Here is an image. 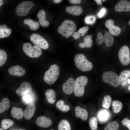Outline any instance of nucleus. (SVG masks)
<instances>
[{"label":"nucleus","instance_id":"4","mask_svg":"<svg viewBox=\"0 0 130 130\" xmlns=\"http://www.w3.org/2000/svg\"><path fill=\"white\" fill-rule=\"evenodd\" d=\"M88 81L87 78L82 76L77 77L75 80V83L74 93L75 96L81 97L84 95V87Z\"/></svg>","mask_w":130,"mask_h":130},{"label":"nucleus","instance_id":"19","mask_svg":"<svg viewBox=\"0 0 130 130\" xmlns=\"http://www.w3.org/2000/svg\"><path fill=\"white\" fill-rule=\"evenodd\" d=\"M11 114L13 118L20 120L23 117L24 112L21 108L13 107L11 109Z\"/></svg>","mask_w":130,"mask_h":130},{"label":"nucleus","instance_id":"42","mask_svg":"<svg viewBox=\"0 0 130 130\" xmlns=\"http://www.w3.org/2000/svg\"><path fill=\"white\" fill-rule=\"evenodd\" d=\"M114 22L113 20L109 19L107 20L105 23L106 27L109 29L112 27L114 26Z\"/></svg>","mask_w":130,"mask_h":130},{"label":"nucleus","instance_id":"38","mask_svg":"<svg viewBox=\"0 0 130 130\" xmlns=\"http://www.w3.org/2000/svg\"><path fill=\"white\" fill-rule=\"evenodd\" d=\"M96 41L97 44L101 45L104 41V36L100 32L98 33L97 35Z\"/></svg>","mask_w":130,"mask_h":130},{"label":"nucleus","instance_id":"25","mask_svg":"<svg viewBox=\"0 0 130 130\" xmlns=\"http://www.w3.org/2000/svg\"><path fill=\"white\" fill-rule=\"evenodd\" d=\"M10 106L9 99L6 98H3L0 103V113H2L8 109Z\"/></svg>","mask_w":130,"mask_h":130},{"label":"nucleus","instance_id":"7","mask_svg":"<svg viewBox=\"0 0 130 130\" xmlns=\"http://www.w3.org/2000/svg\"><path fill=\"white\" fill-rule=\"evenodd\" d=\"M35 4L31 1H24L19 4L16 7L15 12L19 16H23L27 15L29 10Z\"/></svg>","mask_w":130,"mask_h":130},{"label":"nucleus","instance_id":"52","mask_svg":"<svg viewBox=\"0 0 130 130\" xmlns=\"http://www.w3.org/2000/svg\"><path fill=\"white\" fill-rule=\"evenodd\" d=\"M0 130H4L3 129L0 128Z\"/></svg>","mask_w":130,"mask_h":130},{"label":"nucleus","instance_id":"31","mask_svg":"<svg viewBox=\"0 0 130 130\" xmlns=\"http://www.w3.org/2000/svg\"><path fill=\"white\" fill-rule=\"evenodd\" d=\"M119 124L116 121H114L109 123L105 127L104 130H118Z\"/></svg>","mask_w":130,"mask_h":130},{"label":"nucleus","instance_id":"27","mask_svg":"<svg viewBox=\"0 0 130 130\" xmlns=\"http://www.w3.org/2000/svg\"><path fill=\"white\" fill-rule=\"evenodd\" d=\"M58 130H71L70 124L65 119H63L59 123L58 126Z\"/></svg>","mask_w":130,"mask_h":130},{"label":"nucleus","instance_id":"33","mask_svg":"<svg viewBox=\"0 0 130 130\" xmlns=\"http://www.w3.org/2000/svg\"><path fill=\"white\" fill-rule=\"evenodd\" d=\"M89 125L91 130H97L98 124L97 119L95 117L91 118L89 120Z\"/></svg>","mask_w":130,"mask_h":130},{"label":"nucleus","instance_id":"8","mask_svg":"<svg viewBox=\"0 0 130 130\" xmlns=\"http://www.w3.org/2000/svg\"><path fill=\"white\" fill-rule=\"evenodd\" d=\"M118 56L120 63L123 65L127 66L130 63V50L127 46H124L121 48Z\"/></svg>","mask_w":130,"mask_h":130},{"label":"nucleus","instance_id":"6","mask_svg":"<svg viewBox=\"0 0 130 130\" xmlns=\"http://www.w3.org/2000/svg\"><path fill=\"white\" fill-rule=\"evenodd\" d=\"M22 48L26 54L30 58H38L42 54V50L40 48L36 45L32 46L29 43H24Z\"/></svg>","mask_w":130,"mask_h":130},{"label":"nucleus","instance_id":"18","mask_svg":"<svg viewBox=\"0 0 130 130\" xmlns=\"http://www.w3.org/2000/svg\"><path fill=\"white\" fill-rule=\"evenodd\" d=\"M37 16L39 20V24L42 27H46L49 25V22L45 19L46 14L44 10H40L38 13Z\"/></svg>","mask_w":130,"mask_h":130},{"label":"nucleus","instance_id":"55","mask_svg":"<svg viewBox=\"0 0 130 130\" xmlns=\"http://www.w3.org/2000/svg\"><path fill=\"white\" fill-rule=\"evenodd\" d=\"M129 25H130V21L129 22Z\"/></svg>","mask_w":130,"mask_h":130},{"label":"nucleus","instance_id":"5","mask_svg":"<svg viewBox=\"0 0 130 130\" xmlns=\"http://www.w3.org/2000/svg\"><path fill=\"white\" fill-rule=\"evenodd\" d=\"M103 81L112 86L117 87L120 85L119 76L115 72L111 71L105 72L103 74Z\"/></svg>","mask_w":130,"mask_h":130},{"label":"nucleus","instance_id":"40","mask_svg":"<svg viewBox=\"0 0 130 130\" xmlns=\"http://www.w3.org/2000/svg\"><path fill=\"white\" fill-rule=\"evenodd\" d=\"M106 12V10L104 7L101 8L99 12L97 14V15L99 18H101L105 15Z\"/></svg>","mask_w":130,"mask_h":130},{"label":"nucleus","instance_id":"32","mask_svg":"<svg viewBox=\"0 0 130 130\" xmlns=\"http://www.w3.org/2000/svg\"><path fill=\"white\" fill-rule=\"evenodd\" d=\"M111 101V98L110 96L108 95L105 96L102 104V106L107 109H108L110 107Z\"/></svg>","mask_w":130,"mask_h":130},{"label":"nucleus","instance_id":"24","mask_svg":"<svg viewBox=\"0 0 130 130\" xmlns=\"http://www.w3.org/2000/svg\"><path fill=\"white\" fill-rule=\"evenodd\" d=\"M23 22L25 24L29 26L31 30H36L39 27V25L38 22L31 19H26L24 20Z\"/></svg>","mask_w":130,"mask_h":130},{"label":"nucleus","instance_id":"34","mask_svg":"<svg viewBox=\"0 0 130 130\" xmlns=\"http://www.w3.org/2000/svg\"><path fill=\"white\" fill-rule=\"evenodd\" d=\"M7 58V55L4 50H0V66L3 65L6 62Z\"/></svg>","mask_w":130,"mask_h":130},{"label":"nucleus","instance_id":"10","mask_svg":"<svg viewBox=\"0 0 130 130\" xmlns=\"http://www.w3.org/2000/svg\"><path fill=\"white\" fill-rule=\"evenodd\" d=\"M32 87L28 82L25 81L21 84L16 91V93L19 96H23L31 91Z\"/></svg>","mask_w":130,"mask_h":130},{"label":"nucleus","instance_id":"45","mask_svg":"<svg viewBox=\"0 0 130 130\" xmlns=\"http://www.w3.org/2000/svg\"><path fill=\"white\" fill-rule=\"evenodd\" d=\"M94 1L96 2L97 4L98 5H101L102 4L101 0H94Z\"/></svg>","mask_w":130,"mask_h":130},{"label":"nucleus","instance_id":"29","mask_svg":"<svg viewBox=\"0 0 130 130\" xmlns=\"http://www.w3.org/2000/svg\"><path fill=\"white\" fill-rule=\"evenodd\" d=\"M112 106L113 111L117 113L120 111L122 107V104L120 101L115 100L112 103Z\"/></svg>","mask_w":130,"mask_h":130},{"label":"nucleus","instance_id":"22","mask_svg":"<svg viewBox=\"0 0 130 130\" xmlns=\"http://www.w3.org/2000/svg\"><path fill=\"white\" fill-rule=\"evenodd\" d=\"M92 35H88L84 38V42L79 44V46L83 48L84 47L87 48L91 47L92 46L93 40L91 39Z\"/></svg>","mask_w":130,"mask_h":130},{"label":"nucleus","instance_id":"41","mask_svg":"<svg viewBox=\"0 0 130 130\" xmlns=\"http://www.w3.org/2000/svg\"><path fill=\"white\" fill-rule=\"evenodd\" d=\"M89 29L87 26H83L80 28L78 31V32L81 34L82 36H83L84 34L87 32Z\"/></svg>","mask_w":130,"mask_h":130},{"label":"nucleus","instance_id":"51","mask_svg":"<svg viewBox=\"0 0 130 130\" xmlns=\"http://www.w3.org/2000/svg\"><path fill=\"white\" fill-rule=\"evenodd\" d=\"M128 89L130 91V85L128 87Z\"/></svg>","mask_w":130,"mask_h":130},{"label":"nucleus","instance_id":"1","mask_svg":"<svg viewBox=\"0 0 130 130\" xmlns=\"http://www.w3.org/2000/svg\"><path fill=\"white\" fill-rule=\"evenodd\" d=\"M76 29L75 24L73 21L66 20L64 21L58 29V32L66 38L70 37Z\"/></svg>","mask_w":130,"mask_h":130},{"label":"nucleus","instance_id":"21","mask_svg":"<svg viewBox=\"0 0 130 130\" xmlns=\"http://www.w3.org/2000/svg\"><path fill=\"white\" fill-rule=\"evenodd\" d=\"M130 76V71L125 70L121 72L119 76L120 84L122 86L126 85L127 81Z\"/></svg>","mask_w":130,"mask_h":130},{"label":"nucleus","instance_id":"28","mask_svg":"<svg viewBox=\"0 0 130 130\" xmlns=\"http://www.w3.org/2000/svg\"><path fill=\"white\" fill-rule=\"evenodd\" d=\"M57 108L63 112H66L69 110V106L64 104V102L63 100L61 99L58 101L56 104Z\"/></svg>","mask_w":130,"mask_h":130},{"label":"nucleus","instance_id":"49","mask_svg":"<svg viewBox=\"0 0 130 130\" xmlns=\"http://www.w3.org/2000/svg\"><path fill=\"white\" fill-rule=\"evenodd\" d=\"M127 82L129 83L130 84V79H128L127 80Z\"/></svg>","mask_w":130,"mask_h":130},{"label":"nucleus","instance_id":"36","mask_svg":"<svg viewBox=\"0 0 130 130\" xmlns=\"http://www.w3.org/2000/svg\"><path fill=\"white\" fill-rule=\"evenodd\" d=\"M11 32L9 28L0 29V38H3L8 37L10 35Z\"/></svg>","mask_w":130,"mask_h":130},{"label":"nucleus","instance_id":"26","mask_svg":"<svg viewBox=\"0 0 130 130\" xmlns=\"http://www.w3.org/2000/svg\"><path fill=\"white\" fill-rule=\"evenodd\" d=\"M114 41V38L111 34L109 32H106L104 36V41L106 46L109 47L111 46Z\"/></svg>","mask_w":130,"mask_h":130},{"label":"nucleus","instance_id":"39","mask_svg":"<svg viewBox=\"0 0 130 130\" xmlns=\"http://www.w3.org/2000/svg\"><path fill=\"white\" fill-rule=\"evenodd\" d=\"M122 124L127 127L130 130V120L127 118L123 119L121 121Z\"/></svg>","mask_w":130,"mask_h":130},{"label":"nucleus","instance_id":"14","mask_svg":"<svg viewBox=\"0 0 130 130\" xmlns=\"http://www.w3.org/2000/svg\"><path fill=\"white\" fill-rule=\"evenodd\" d=\"M36 123L38 126L45 128L50 126L52 124V121L50 119L44 116L38 117Z\"/></svg>","mask_w":130,"mask_h":130},{"label":"nucleus","instance_id":"2","mask_svg":"<svg viewBox=\"0 0 130 130\" xmlns=\"http://www.w3.org/2000/svg\"><path fill=\"white\" fill-rule=\"evenodd\" d=\"M75 64L76 67L83 72L91 70L93 68L92 63L86 58L85 56L82 54L76 55L74 57Z\"/></svg>","mask_w":130,"mask_h":130},{"label":"nucleus","instance_id":"37","mask_svg":"<svg viewBox=\"0 0 130 130\" xmlns=\"http://www.w3.org/2000/svg\"><path fill=\"white\" fill-rule=\"evenodd\" d=\"M96 20V18L93 15H88L85 18V23L88 24H92Z\"/></svg>","mask_w":130,"mask_h":130},{"label":"nucleus","instance_id":"9","mask_svg":"<svg viewBox=\"0 0 130 130\" xmlns=\"http://www.w3.org/2000/svg\"><path fill=\"white\" fill-rule=\"evenodd\" d=\"M30 39L36 46L42 49L46 50L49 47V44L46 40L38 34H32L30 37Z\"/></svg>","mask_w":130,"mask_h":130},{"label":"nucleus","instance_id":"53","mask_svg":"<svg viewBox=\"0 0 130 130\" xmlns=\"http://www.w3.org/2000/svg\"><path fill=\"white\" fill-rule=\"evenodd\" d=\"M106 0H102V1H105Z\"/></svg>","mask_w":130,"mask_h":130},{"label":"nucleus","instance_id":"23","mask_svg":"<svg viewBox=\"0 0 130 130\" xmlns=\"http://www.w3.org/2000/svg\"><path fill=\"white\" fill-rule=\"evenodd\" d=\"M45 95L48 102L50 104H53L55 102L56 94L54 91L52 89H49L45 92Z\"/></svg>","mask_w":130,"mask_h":130},{"label":"nucleus","instance_id":"44","mask_svg":"<svg viewBox=\"0 0 130 130\" xmlns=\"http://www.w3.org/2000/svg\"><path fill=\"white\" fill-rule=\"evenodd\" d=\"M70 3L73 4H78L80 3L81 0H69Z\"/></svg>","mask_w":130,"mask_h":130},{"label":"nucleus","instance_id":"15","mask_svg":"<svg viewBox=\"0 0 130 130\" xmlns=\"http://www.w3.org/2000/svg\"><path fill=\"white\" fill-rule=\"evenodd\" d=\"M36 109V106L34 103L28 104L24 112V116L25 119L29 120L33 116Z\"/></svg>","mask_w":130,"mask_h":130},{"label":"nucleus","instance_id":"54","mask_svg":"<svg viewBox=\"0 0 130 130\" xmlns=\"http://www.w3.org/2000/svg\"><path fill=\"white\" fill-rule=\"evenodd\" d=\"M50 130H53V129H51Z\"/></svg>","mask_w":130,"mask_h":130},{"label":"nucleus","instance_id":"12","mask_svg":"<svg viewBox=\"0 0 130 130\" xmlns=\"http://www.w3.org/2000/svg\"><path fill=\"white\" fill-rule=\"evenodd\" d=\"M115 10L116 12L130 11V1L125 0L120 1L115 5Z\"/></svg>","mask_w":130,"mask_h":130},{"label":"nucleus","instance_id":"3","mask_svg":"<svg viewBox=\"0 0 130 130\" xmlns=\"http://www.w3.org/2000/svg\"><path fill=\"white\" fill-rule=\"evenodd\" d=\"M59 74V66L56 64L52 65L45 72L44 76V80L48 84H52L57 79Z\"/></svg>","mask_w":130,"mask_h":130},{"label":"nucleus","instance_id":"48","mask_svg":"<svg viewBox=\"0 0 130 130\" xmlns=\"http://www.w3.org/2000/svg\"><path fill=\"white\" fill-rule=\"evenodd\" d=\"M3 3V1L2 0H0V6H2Z\"/></svg>","mask_w":130,"mask_h":130},{"label":"nucleus","instance_id":"50","mask_svg":"<svg viewBox=\"0 0 130 130\" xmlns=\"http://www.w3.org/2000/svg\"><path fill=\"white\" fill-rule=\"evenodd\" d=\"M18 130H26L25 129H20Z\"/></svg>","mask_w":130,"mask_h":130},{"label":"nucleus","instance_id":"20","mask_svg":"<svg viewBox=\"0 0 130 130\" xmlns=\"http://www.w3.org/2000/svg\"><path fill=\"white\" fill-rule=\"evenodd\" d=\"M23 102L26 104L34 103L36 100L35 94L32 92H29L22 97Z\"/></svg>","mask_w":130,"mask_h":130},{"label":"nucleus","instance_id":"30","mask_svg":"<svg viewBox=\"0 0 130 130\" xmlns=\"http://www.w3.org/2000/svg\"><path fill=\"white\" fill-rule=\"evenodd\" d=\"M14 124L13 121L8 119L2 120L1 122V126L4 129H7L12 126Z\"/></svg>","mask_w":130,"mask_h":130},{"label":"nucleus","instance_id":"17","mask_svg":"<svg viewBox=\"0 0 130 130\" xmlns=\"http://www.w3.org/2000/svg\"><path fill=\"white\" fill-rule=\"evenodd\" d=\"M75 111L76 116L77 117L80 118L84 121H86L87 119L88 113L85 109L79 106H77L75 109Z\"/></svg>","mask_w":130,"mask_h":130},{"label":"nucleus","instance_id":"43","mask_svg":"<svg viewBox=\"0 0 130 130\" xmlns=\"http://www.w3.org/2000/svg\"><path fill=\"white\" fill-rule=\"evenodd\" d=\"M72 36L75 39L79 38L81 36L80 34L78 32H74L72 34Z\"/></svg>","mask_w":130,"mask_h":130},{"label":"nucleus","instance_id":"11","mask_svg":"<svg viewBox=\"0 0 130 130\" xmlns=\"http://www.w3.org/2000/svg\"><path fill=\"white\" fill-rule=\"evenodd\" d=\"M75 80L72 78H70L63 84L62 90L64 93L67 95L71 94L74 91Z\"/></svg>","mask_w":130,"mask_h":130},{"label":"nucleus","instance_id":"13","mask_svg":"<svg viewBox=\"0 0 130 130\" xmlns=\"http://www.w3.org/2000/svg\"><path fill=\"white\" fill-rule=\"evenodd\" d=\"M8 72L11 75L18 77L23 76L26 72L25 70L23 67L18 65L10 67L8 69Z\"/></svg>","mask_w":130,"mask_h":130},{"label":"nucleus","instance_id":"46","mask_svg":"<svg viewBox=\"0 0 130 130\" xmlns=\"http://www.w3.org/2000/svg\"><path fill=\"white\" fill-rule=\"evenodd\" d=\"M6 28H7V26L5 25H2L0 26V29H3Z\"/></svg>","mask_w":130,"mask_h":130},{"label":"nucleus","instance_id":"47","mask_svg":"<svg viewBox=\"0 0 130 130\" xmlns=\"http://www.w3.org/2000/svg\"><path fill=\"white\" fill-rule=\"evenodd\" d=\"M62 0H53V2L56 3H58L61 2Z\"/></svg>","mask_w":130,"mask_h":130},{"label":"nucleus","instance_id":"35","mask_svg":"<svg viewBox=\"0 0 130 130\" xmlns=\"http://www.w3.org/2000/svg\"><path fill=\"white\" fill-rule=\"evenodd\" d=\"M109 31L111 34L116 36L120 33L121 30L119 26L114 25L112 27L109 29Z\"/></svg>","mask_w":130,"mask_h":130},{"label":"nucleus","instance_id":"16","mask_svg":"<svg viewBox=\"0 0 130 130\" xmlns=\"http://www.w3.org/2000/svg\"><path fill=\"white\" fill-rule=\"evenodd\" d=\"M66 11L68 13L74 15H80L83 12L81 6H73L67 7Z\"/></svg>","mask_w":130,"mask_h":130}]
</instances>
